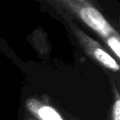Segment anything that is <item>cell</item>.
Here are the masks:
<instances>
[{"label":"cell","mask_w":120,"mask_h":120,"mask_svg":"<svg viewBox=\"0 0 120 120\" xmlns=\"http://www.w3.org/2000/svg\"><path fill=\"white\" fill-rule=\"evenodd\" d=\"M113 120H120V100H117L113 105Z\"/></svg>","instance_id":"cell-5"},{"label":"cell","mask_w":120,"mask_h":120,"mask_svg":"<svg viewBox=\"0 0 120 120\" xmlns=\"http://www.w3.org/2000/svg\"><path fill=\"white\" fill-rule=\"evenodd\" d=\"M82 19L91 28L100 32L102 35H108L110 31V27L104 17L91 7H86L80 12Z\"/></svg>","instance_id":"cell-1"},{"label":"cell","mask_w":120,"mask_h":120,"mask_svg":"<svg viewBox=\"0 0 120 120\" xmlns=\"http://www.w3.org/2000/svg\"><path fill=\"white\" fill-rule=\"evenodd\" d=\"M94 53H95V58H96L101 64H103L105 67L109 68L112 69V70L118 71L119 66L117 64V62L109 54V53L105 52L103 49H100V48L95 49Z\"/></svg>","instance_id":"cell-2"},{"label":"cell","mask_w":120,"mask_h":120,"mask_svg":"<svg viewBox=\"0 0 120 120\" xmlns=\"http://www.w3.org/2000/svg\"><path fill=\"white\" fill-rule=\"evenodd\" d=\"M108 43L109 45L110 46V48L112 49V50L113 51V53L117 55V57L119 58L120 57V44H119V40L117 37L115 36H112L109 37L108 40Z\"/></svg>","instance_id":"cell-4"},{"label":"cell","mask_w":120,"mask_h":120,"mask_svg":"<svg viewBox=\"0 0 120 120\" xmlns=\"http://www.w3.org/2000/svg\"><path fill=\"white\" fill-rule=\"evenodd\" d=\"M38 113L43 120H63L56 110L49 106L41 107L38 110Z\"/></svg>","instance_id":"cell-3"}]
</instances>
